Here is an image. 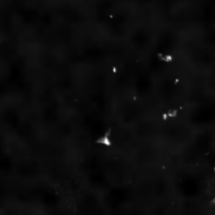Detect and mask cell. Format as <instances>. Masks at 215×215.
Segmentation results:
<instances>
[{
  "label": "cell",
  "instance_id": "6da1fadb",
  "mask_svg": "<svg viewBox=\"0 0 215 215\" xmlns=\"http://www.w3.org/2000/svg\"><path fill=\"white\" fill-rule=\"evenodd\" d=\"M109 133L110 131H109L106 133L104 136L99 139L97 141V142L107 145H110V142L108 138Z\"/></svg>",
  "mask_w": 215,
  "mask_h": 215
}]
</instances>
